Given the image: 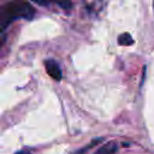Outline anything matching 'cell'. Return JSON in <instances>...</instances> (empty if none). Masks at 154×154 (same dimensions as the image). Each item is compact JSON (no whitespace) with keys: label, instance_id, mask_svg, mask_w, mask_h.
<instances>
[{"label":"cell","instance_id":"obj_8","mask_svg":"<svg viewBox=\"0 0 154 154\" xmlns=\"http://www.w3.org/2000/svg\"><path fill=\"white\" fill-rule=\"evenodd\" d=\"M17 154H31V153H29V152H26V150H22V152L17 153Z\"/></svg>","mask_w":154,"mask_h":154},{"label":"cell","instance_id":"obj_2","mask_svg":"<svg viewBox=\"0 0 154 154\" xmlns=\"http://www.w3.org/2000/svg\"><path fill=\"white\" fill-rule=\"evenodd\" d=\"M45 66H46V71L47 73L54 79V81H60L61 77H63V73H61V69L60 66L58 65V63L53 59H49V60H46L45 61Z\"/></svg>","mask_w":154,"mask_h":154},{"label":"cell","instance_id":"obj_3","mask_svg":"<svg viewBox=\"0 0 154 154\" xmlns=\"http://www.w3.org/2000/svg\"><path fill=\"white\" fill-rule=\"evenodd\" d=\"M117 149H118V144L114 141H111V142L105 143L100 148H97L94 154H113L117 152Z\"/></svg>","mask_w":154,"mask_h":154},{"label":"cell","instance_id":"obj_4","mask_svg":"<svg viewBox=\"0 0 154 154\" xmlns=\"http://www.w3.org/2000/svg\"><path fill=\"white\" fill-rule=\"evenodd\" d=\"M34 1L37 2V4H40V5H48V4L54 2V4L59 5L60 7H63L65 10L71 8V1L70 0H34Z\"/></svg>","mask_w":154,"mask_h":154},{"label":"cell","instance_id":"obj_7","mask_svg":"<svg viewBox=\"0 0 154 154\" xmlns=\"http://www.w3.org/2000/svg\"><path fill=\"white\" fill-rule=\"evenodd\" d=\"M4 43H5V36L0 34V47H1V46H2Z\"/></svg>","mask_w":154,"mask_h":154},{"label":"cell","instance_id":"obj_1","mask_svg":"<svg viewBox=\"0 0 154 154\" xmlns=\"http://www.w3.org/2000/svg\"><path fill=\"white\" fill-rule=\"evenodd\" d=\"M35 8L26 0H12L0 6V34L17 18L31 19Z\"/></svg>","mask_w":154,"mask_h":154},{"label":"cell","instance_id":"obj_5","mask_svg":"<svg viewBox=\"0 0 154 154\" xmlns=\"http://www.w3.org/2000/svg\"><path fill=\"white\" fill-rule=\"evenodd\" d=\"M102 141V138H95V140H93L89 144H87V146H84V147H82L81 149H77L75 153H72V154H85L90 148H93L94 146H96L97 143H100Z\"/></svg>","mask_w":154,"mask_h":154},{"label":"cell","instance_id":"obj_6","mask_svg":"<svg viewBox=\"0 0 154 154\" xmlns=\"http://www.w3.org/2000/svg\"><path fill=\"white\" fill-rule=\"evenodd\" d=\"M118 43L122 45V46H130V45L134 43V40H132V37H131L130 34L124 32V34H122L118 37Z\"/></svg>","mask_w":154,"mask_h":154}]
</instances>
